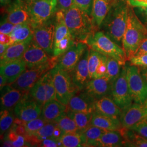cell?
<instances>
[{
  "label": "cell",
  "mask_w": 147,
  "mask_h": 147,
  "mask_svg": "<svg viewBox=\"0 0 147 147\" xmlns=\"http://www.w3.org/2000/svg\"><path fill=\"white\" fill-rule=\"evenodd\" d=\"M129 6L127 0H116L101 27L102 31L121 47L127 25Z\"/></svg>",
  "instance_id": "obj_1"
},
{
  "label": "cell",
  "mask_w": 147,
  "mask_h": 147,
  "mask_svg": "<svg viewBox=\"0 0 147 147\" xmlns=\"http://www.w3.org/2000/svg\"><path fill=\"white\" fill-rule=\"evenodd\" d=\"M63 11L66 24L75 41L86 43L98 29L91 16L74 4Z\"/></svg>",
  "instance_id": "obj_2"
},
{
  "label": "cell",
  "mask_w": 147,
  "mask_h": 147,
  "mask_svg": "<svg viewBox=\"0 0 147 147\" xmlns=\"http://www.w3.org/2000/svg\"><path fill=\"white\" fill-rule=\"evenodd\" d=\"M147 37V26L140 20L133 7L129 5L126 30L122 40V48L127 61L134 56Z\"/></svg>",
  "instance_id": "obj_3"
},
{
  "label": "cell",
  "mask_w": 147,
  "mask_h": 147,
  "mask_svg": "<svg viewBox=\"0 0 147 147\" xmlns=\"http://www.w3.org/2000/svg\"><path fill=\"white\" fill-rule=\"evenodd\" d=\"M86 44L90 49L107 57L116 59L122 66L125 65L127 59L123 49L112 40L104 32H95L89 37Z\"/></svg>",
  "instance_id": "obj_4"
},
{
  "label": "cell",
  "mask_w": 147,
  "mask_h": 147,
  "mask_svg": "<svg viewBox=\"0 0 147 147\" xmlns=\"http://www.w3.org/2000/svg\"><path fill=\"white\" fill-rule=\"evenodd\" d=\"M51 71L56 90V99L67 106L70 99L79 91V88L74 84L71 74L60 68L57 65Z\"/></svg>",
  "instance_id": "obj_5"
},
{
  "label": "cell",
  "mask_w": 147,
  "mask_h": 147,
  "mask_svg": "<svg viewBox=\"0 0 147 147\" xmlns=\"http://www.w3.org/2000/svg\"><path fill=\"white\" fill-rule=\"evenodd\" d=\"M58 57H52L47 63L31 69H27L14 82L8 84L11 88L29 92L32 87L42 75L54 68L58 63Z\"/></svg>",
  "instance_id": "obj_6"
},
{
  "label": "cell",
  "mask_w": 147,
  "mask_h": 147,
  "mask_svg": "<svg viewBox=\"0 0 147 147\" xmlns=\"http://www.w3.org/2000/svg\"><path fill=\"white\" fill-rule=\"evenodd\" d=\"M57 8V0H36L27 8L33 29L53 18Z\"/></svg>",
  "instance_id": "obj_7"
},
{
  "label": "cell",
  "mask_w": 147,
  "mask_h": 147,
  "mask_svg": "<svg viewBox=\"0 0 147 147\" xmlns=\"http://www.w3.org/2000/svg\"><path fill=\"white\" fill-rule=\"evenodd\" d=\"M126 76L134 102L141 103L147 99V82L139 67L125 64Z\"/></svg>",
  "instance_id": "obj_8"
},
{
  "label": "cell",
  "mask_w": 147,
  "mask_h": 147,
  "mask_svg": "<svg viewBox=\"0 0 147 147\" xmlns=\"http://www.w3.org/2000/svg\"><path fill=\"white\" fill-rule=\"evenodd\" d=\"M51 70L44 74L29 91L32 98L42 106L48 101L56 99V90Z\"/></svg>",
  "instance_id": "obj_9"
},
{
  "label": "cell",
  "mask_w": 147,
  "mask_h": 147,
  "mask_svg": "<svg viewBox=\"0 0 147 147\" xmlns=\"http://www.w3.org/2000/svg\"><path fill=\"white\" fill-rule=\"evenodd\" d=\"M110 96L123 111L133 103L134 101L126 79L125 65L123 67L119 77L112 83Z\"/></svg>",
  "instance_id": "obj_10"
},
{
  "label": "cell",
  "mask_w": 147,
  "mask_h": 147,
  "mask_svg": "<svg viewBox=\"0 0 147 147\" xmlns=\"http://www.w3.org/2000/svg\"><path fill=\"white\" fill-rule=\"evenodd\" d=\"M56 28L55 16L34 28L32 41L42 47L50 56L53 55Z\"/></svg>",
  "instance_id": "obj_11"
},
{
  "label": "cell",
  "mask_w": 147,
  "mask_h": 147,
  "mask_svg": "<svg viewBox=\"0 0 147 147\" xmlns=\"http://www.w3.org/2000/svg\"><path fill=\"white\" fill-rule=\"evenodd\" d=\"M42 107L27 92L14 108V112L16 118L27 122L40 116Z\"/></svg>",
  "instance_id": "obj_12"
},
{
  "label": "cell",
  "mask_w": 147,
  "mask_h": 147,
  "mask_svg": "<svg viewBox=\"0 0 147 147\" xmlns=\"http://www.w3.org/2000/svg\"><path fill=\"white\" fill-rule=\"evenodd\" d=\"M88 48V45L85 42H75L67 51L58 57L57 65L60 68L71 73Z\"/></svg>",
  "instance_id": "obj_13"
},
{
  "label": "cell",
  "mask_w": 147,
  "mask_h": 147,
  "mask_svg": "<svg viewBox=\"0 0 147 147\" xmlns=\"http://www.w3.org/2000/svg\"><path fill=\"white\" fill-rule=\"evenodd\" d=\"M147 118V99L141 103L134 102L123 111L120 118L123 127L130 129L137 123Z\"/></svg>",
  "instance_id": "obj_14"
},
{
  "label": "cell",
  "mask_w": 147,
  "mask_h": 147,
  "mask_svg": "<svg viewBox=\"0 0 147 147\" xmlns=\"http://www.w3.org/2000/svg\"><path fill=\"white\" fill-rule=\"evenodd\" d=\"M50 56L44 49L32 40L22 59L26 64L27 69H31L49 62L52 58Z\"/></svg>",
  "instance_id": "obj_15"
},
{
  "label": "cell",
  "mask_w": 147,
  "mask_h": 147,
  "mask_svg": "<svg viewBox=\"0 0 147 147\" xmlns=\"http://www.w3.org/2000/svg\"><path fill=\"white\" fill-rule=\"evenodd\" d=\"M112 84L106 77L90 79L83 90L95 101L110 95Z\"/></svg>",
  "instance_id": "obj_16"
},
{
  "label": "cell",
  "mask_w": 147,
  "mask_h": 147,
  "mask_svg": "<svg viewBox=\"0 0 147 147\" xmlns=\"http://www.w3.org/2000/svg\"><path fill=\"white\" fill-rule=\"evenodd\" d=\"M89 51L90 49L88 47L84 52L73 71L70 73L74 82L78 87L79 90L84 89L86 83L90 80L88 70Z\"/></svg>",
  "instance_id": "obj_17"
},
{
  "label": "cell",
  "mask_w": 147,
  "mask_h": 147,
  "mask_svg": "<svg viewBox=\"0 0 147 147\" xmlns=\"http://www.w3.org/2000/svg\"><path fill=\"white\" fill-rule=\"evenodd\" d=\"M93 100L84 90H79L69 100L67 105V111L94 112Z\"/></svg>",
  "instance_id": "obj_18"
},
{
  "label": "cell",
  "mask_w": 147,
  "mask_h": 147,
  "mask_svg": "<svg viewBox=\"0 0 147 147\" xmlns=\"http://www.w3.org/2000/svg\"><path fill=\"white\" fill-rule=\"evenodd\" d=\"M5 18L14 25L30 22V14L26 7L20 0H15L6 9Z\"/></svg>",
  "instance_id": "obj_19"
},
{
  "label": "cell",
  "mask_w": 147,
  "mask_h": 147,
  "mask_svg": "<svg viewBox=\"0 0 147 147\" xmlns=\"http://www.w3.org/2000/svg\"><path fill=\"white\" fill-rule=\"evenodd\" d=\"M94 112L99 114L120 119L123 110L108 96L102 97L94 102Z\"/></svg>",
  "instance_id": "obj_20"
},
{
  "label": "cell",
  "mask_w": 147,
  "mask_h": 147,
  "mask_svg": "<svg viewBox=\"0 0 147 147\" xmlns=\"http://www.w3.org/2000/svg\"><path fill=\"white\" fill-rule=\"evenodd\" d=\"M116 0H93L90 16L98 29L101 28L105 18Z\"/></svg>",
  "instance_id": "obj_21"
},
{
  "label": "cell",
  "mask_w": 147,
  "mask_h": 147,
  "mask_svg": "<svg viewBox=\"0 0 147 147\" xmlns=\"http://www.w3.org/2000/svg\"><path fill=\"white\" fill-rule=\"evenodd\" d=\"M2 90H3L1 91V111L11 110L27 93L19 89L13 88L8 84Z\"/></svg>",
  "instance_id": "obj_22"
},
{
  "label": "cell",
  "mask_w": 147,
  "mask_h": 147,
  "mask_svg": "<svg viewBox=\"0 0 147 147\" xmlns=\"http://www.w3.org/2000/svg\"><path fill=\"white\" fill-rule=\"evenodd\" d=\"M26 69V65L21 58L1 65L0 73L7 79L8 84H11L14 82Z\"/></svg>",
  "instance_id": "obj_23"
},
{
  "label": "cell",
  "mask_w": 147,
  "mask_h": 147,
  "mask_svg": "<svg viewBox=\"0 0 147 147\" xmlns=\"http://www.w3.org/2000/svg\"><path fill=\"white\" fill-rule=\"evenodd\" d=\"M67 107L57 99L51 100L44 104L40 117L47 122L55 121L67 112Z\"/></svg>",
  "instance_id": "obj_24"
},
{
  "label": "cell",
  "mask_w": 147,
  "mask_h": 147,
  "mask_svg": "<svg viewBox=\"0 0 147 147\" xmlns=\"http://www.w3.org/2000/svg\"><path fill=\"white\" fill-rule=\"evenodd\" d=\"M31 42H17L11 45L5 53L1 56V65L22 58L24 53Z\"/></svg>",
  "instance_id": "obj_25"
},
{
  "label": "cell",
  "mask_w": 147,
  "mask_h": 147,
  "mask_svg": "<svg viewBox=\"0 0 147 147\" xmlns=\"http://www.w3.org/2000/svg\"><path fill=\"white\" fill-rule=\"evenodd\" d=\"M91 125L106 130H121L123 127L120 119L102 115L95 112L93 113Z\"/></svg>",
  "instance_id": "obj_26"
},
{
  "label": "cell",
  "mask_w": 147,
  "mask_h": 147,
  "mask_svg": "<svg viewBox=\"0 0 147 147\" xmlns=\"http://www.w3.org/2000/svg\"><path fill=\"white\" fill-rule=\"evenodd\" d=\"M33 30L30 22L16 25L9 34L11 38V45L17 42H31Z\"/></svg>",
  "instance_id": "obj_27"
},
{
  "label": "cell",
  "mask_w": 147,
  "mask_h": 147,
  "mask_svg": "<svg viewBox=\"0 0 147 147\" xmlns=\"http://www.w3.org/2000/svg\"><path fill=\"white\" fill-rule=\"evenodd\" d=\"M124 146V140L119 130H106L98 141L97 147Z\"/></svg>",
  "instance_id": "obj_28"
},
{
  "label": "cell",
  "mask_w": 147,
  "mask_h": 147,
  "mask_svg": "<svg viewBox=\"0 0 147 147\" xmlns=\"http://www.w3.org/2000/svg\"><path fill=\"white\" fill-rule=\"evenodd\" d=\"M121 134L124 140V146L147 147V138L130 129L122 127Z\"/></svg>",
  "instance_id": "obj_29"
},
{
  "label": "cell",
  "mask_w": 147,
  "mask_h": 147,
  "mask_svg": "<svg viewBox=\"0 0 147 147\" xmlns=\"http://www.w3.org/2000/svg\"><path fill=\"white\" fill-rule=\"evenodd\" d=\"M105 129L90 125L81 132L84 139V147H97L98 141L106 131Z\"/></svg>",
  "instance_id": "obj_30"
},
{
  "label": "cell",
  "mask_w": 147,
  "mask_h": 147,
  "mask_svg": "<svg viewBox=\"0 0 147 147\" xmlns=\"http://www.w3.org/2000/svg\"><path fill=\"white\" fill-rule=\"evenodd\" d=\"M67 113L75 121L79 129V132L80 133L84 131L91 125V121L93 113L67 111Z\"/></svg>",
  "instance_id": "obj_31"
},
{
  "label": "cell",
  "mask_w": 147,
  "mask_h": 147,
  "mask_svg": "<svg viewBox=\"0 0 147 147\" xmlns=\"http://www.w3.org/2000/svg\"><path fill=\"white\" fill-rule=\"evenodd\" d=\"M58 140L62 147H84V142L82 135L79 132L63 134Z\"/></svg>",
  "instance_id": "obj_32"
},
{
  "label": "cell",
  "mask_w": 147,
  "mask_h": 147,
  "mask_svg": "<svg viewBox=\"0 0 147 147\" xmlns=\"http://www.w3.org/2000/svg\"><path fill=\"white\" fill-rule=\"evenodd\" d=\"M63 131V134L79 132V129L75 121L67 115V112L55 121Z\"/></svg>",
  "instance_id": "obj_33"
},
{
  "label": "cell",
  "mask_w": 147,
  "mask_h": 147,
  "mask_svg": "<svg viewBox=\"0 0 147 147\" xmlns=\"http://www.w3.org/2000/svg\"><path fill=\"white\" fill-rule=\"evenodd\" d=\"M121 66L122 65L116 59L107 57V71L105 77L112 84L119 77L121 70Z\"/></svg>",
  "instance_id": "obj_34"
},
{
  "label": "cell",
  "mask_w": 147,
  "mask_h": 147,
  "mask_svg": "<svg viewBox=\"0 0 147 147\" xmlns=\"http://www.w3.org/2000/svg\"><path fill=\"white\" fill-rule=\"evenodd\" d=\"M76 42L71 35L64 38L59 42L55 43L53 46V57H58L67 51Z\"/></svg>",
  "instance_id": "obj_35"
},
{
  "label": "cell",
  "mask_w": 147,
  "mask_h": 147,
  "mask_svg": "<svg viewBox=\"0 0 147 147\" xmlns=\"http://www.w3.org/2000/svg\"><path fill=\"white\" fill-rule=\"evenodd\" d=\"M14 121V115L11 110L1 111L0 113V133L1 138L4 134L11 129Z\"/></svg>",
  "instance_id": "obj_36"
},
{
  "label": "cell",
  "mask_w": 147,
  "mask_h": 147,
  "mask_svg": "<svg viewBox=\"0 0 147 147\" xmlns=\"http://www.w3.org/2000/svg\"><path fill=\"white\" fill-rule=\"evenodd\" d=\"M57 125V124L56 121L47 122L37 131L31 135L37 138L39 142L47 138H53V131Z\"/></svg>",
  "instance_id": "obj_37"
},
{
  "label": "cell",
  "mask_w": 147,
  "mask_h": 147,
  "mask_svg": "<svg viewBox=\"0 0 147 147\" xmlns=\"http://www.w3.org/2000/svg\"><path fill=\"white\" fill-rule=\"evenodd\" d=\"M90 49V48H89ZM103 55L90 49L88 57V70L89 79H94L96 69L100 64Z\"/></svg>",
  "instance_id": "obj_38"
},
{
  "label": "cell",
  "mask_w": 147,
  "mask_h": 147,
  "mask_svg": "<svg viewBox=\"0 0 147 147\" xmlns=\"http://www.w3.org/2000/svg\"><path fill=\"white\" fill-rule=\"evenodd\" d=\"M5 137L11 142L13 147L30 146V144L26 142L25 136L18 135L11 129H9V131L8 132L7 136Z\"/></svg>",
  "instance_id": "obj_39"
},
{
  "label": "cell",
  "mask_w": 147,
  "mask_h": 147,
  "mask_svg": "<svg viewBox=\"0 0 147 147\" xmlns=\"http://www.w3.org/2000/svg\"><path fill=\"white\" fill-rule=\"evenodd\" d=\"M47 123V121L44 119L40 116L34 119L26 122L25 124V126L27 134L31 135L34 133Z\"/></svg>",
  "instance_id": "obj_40"
},
{
  "label": "cell",
  "mask_w": 147,
  "mask_h": 147,
  "mask_svg": "<svg viewBox=\"0 0 147 147\" xmlns=\"http://www.w3.org/2000/svg\"><path fill=\"white\" fill-rule=\"evenodd\" d=\"M129 61L132 65L139 68H147V54L134 56L129 59Z\"/></svg>",
  "instance_id": "obj_41"
},
{
  "label": "cell",
  "mask_w": 147,
  "mask_h": 147,
  "mask_svg": "<svg viewBox=\"0 0 147 147\" xmlns=\"http://www.w3.org/2000/svg\"><path fill=\"white\" fill-rule=\"evenodd\" d=\"M147 138V118L135 124L130 129Z\"/></svg>",
  "instance_id": "obj_42"
},
{
  "label": "cell",
  "mask_w": 147,
  "mask_h": 147,
  "mask_svg": "<svg viewBox=\"0 0 147 147\" xmlns=\"http://www.w3.org/2000/svg\"><path fill=\"white\" fill-rule=\"evenodd\" d=\"M93 0H74V4L90 16Z\"/></svg>",
  "instance_id": "obj_43"
},
{
  "label": "cell",
  "mask_w": 147,
  "mask_h": 147,
  "mask_svg": "<svg viewBox=\"0 0 147 147\" xmlns=\"http://www.w3.org/2000/svg\"><path fill=\"white\" fill-rule=\"evenodd\" d=\"M16 25L8 21L6 18H4L1 22L0 32L1 33L9 35L13 30Z\"/></svg>",
  "instance_id": "obj_44"
},
{
  "label": "cell",
  "mask_w": 147,
  "mask_h": 147,
  "mask_svg": "<svg viewBox=\"0 0 147 147\" xmlns=\"http://www.w3.org/2000/svg\"><path fill=\"white\" fill-rule=\"evenodd\" d=\"M133 8L140 20L147 26V7H134Z\"/></svg>",
  "instance_id": "obj_45"
},
{
  "label": "cell",
  "mask_w": 147,
  "mask_h": 147,
  "mask_svg": "<svg viewBox=\"0 0 147 147\" xmlns=\"http://www.w3.org/2000/svg\"><path fill=\"white\" fill-rule=\"evenodd\" d=\"M38 147H62L59 140H57L53 138H49L41 141L39 143Z\"/></svg>",
  "instance_id": "obj_46"
},
{
  "label": "cell",
  "mask_w": 147,
  "mask_h": 147,
  "mask_svg": "<svg viewBox=\"0 0 147 147\" xmlns=\"http://www.w3.org/2000/svg\"><path fill=\"white\" fill-rule=\"evenodd\" d=\"M74 5V0H57V11H65Z\"/></svg>",
  "instance_id": "obj_47"
},
{
  "label": "cell",
  "mask_w": 147,
  "mask_h": 147,
  "mask_svg": "<svg viewBox=\"0 0 147 147\" xmlns=\"http://www.w3.org/2000/svg\"><path fill=\"white\" fill-rule=\"evenodd\" d=\"M127 2L133 8L147 7V0H127Z\"/></svg>",
  "instance_id": "obj_48"
},
{
  "label": "cell",
  "mask_w": 147,
  "mask_h": 147,
  "mask_svg": "<svg viewBox=\"0 0 147 147\" xmlns=\"http://www.w3.org/2000/svg\"><path fill=\"white\" fill-rule=\"evenodd\" d=\"M142 54H147V37L142 42L134 56Z\"/></svg>",
  "instance_id": "obj_49"
},
{
  "label": "cell",
  "mask_w": 147,
  "mask_h": 147,
  "mask_svg": "<svg viewBox=\"0 0 147 147\" xmlns=\"http://www.w3.org/2000/svg\"><path fill=\"white\" fill-rule=\"evenodd\" d=\"M11 38L9 35L5 33H0V43L3 44H9L11 45Z\"/></svg>",
  "instance_id": "obj_50"
},
{
  "label": "cell",
  "mask_w": 147,
  "mask_h": 147,
  "mask_svg": "<svg viewBox=\"0 0 147 147\" xmlns=\"http://www.w3.org/2000/svg\"><path fill=\"white\" fill-rule=\"evenodd\" d=\"M63 134V131H62V130L60 129V127L57 125V126H56V127L53 131V138L57 140H58Z\"/></svg>",
  "instance_id": "obj_51"
},
{
  "label": "cell",
  "mask_w": 147,
  "mask_h": 147,
  "mask_svg": "<svg viewBox=\"0 0 147 147\" xmlns=\"http://www.w3.org/2000/svg\"><path fill=\"white\" fill-rule=\"evenodd\" d=\"M6 84H8L7 79L5 78V76H4L3 75L1 74V76H0V88H1V90L5 87Z\"/></svg>",
  "instance_id": "obj_52"
},
{
  "label": "cell",
  "mask_w": 147,
  "mask_h": 147,
  "mask_svg": "<svg viewBox=\"0 0 147 147\" xmlns=\"http://www.w3.org/2000/svg\"><path fill=\"white\" fill-rule=\"evenodd\" d=\"M10 46L9 44H0V56H2Z\"/></svg>",
  "instance_id": "obj_53"
},
{
  "label": "cell",
  "mask_w": 147,
  "mask_h": 147,
  "mask_svg": "<svg viewBox=\"0 0 147 147\" xmlns=\"http://www.w3.org/2000/svg\"><path fill=\"white\" fill-rule=\"evenodd\" d=\"M36 1V0H20L21 2L26 7L27 9Z\"/></svg>",
  "instance_id": "obj_54"
},
{
  "label": "cell",
  "mask_w": 147,
  "mask_h": 147,
  "mask_svg": "<svg viewBox=\"0 0 147 147\" xmlns=\"http://www.w3.org/2000/svg\"><path fill=\"white\" fill-rule=\"evenodd\" d=\"M3 147H13L11 142L6 137L5 138L3 143Z\"/></svg>",
  "instance_id": "obj_55"
},
{
  "label": "cell",
  "mask_w": 147,
  "mask_h": 147,
  "mask_svg": "<svg viewBox=\"0 0 147 147\" xmlns=\"http://www.w3.org/2000/svg\"><path fill=\"white\" fill-rule=\"evenodd\" d=\"M143 76L147 82V68H139Z\"/></svg>",
  "instance_id": "obj_56"
},
{
  "label": "cell",
  "mask_w": 147,
  "mask_h": 147,
  "mask_svg": "<svg viewBox=\"0 0 147 147\" xmlns=\"http://www.w3.org/2000/svg\"><path fill=\"white\" fill-rule=\"evenodd\" d=\"M1 5L2 6L8 5V4L10 3L11 0H0Z\"/></svg>",
  "instance_id": "obj_57"
}]
</instances>
